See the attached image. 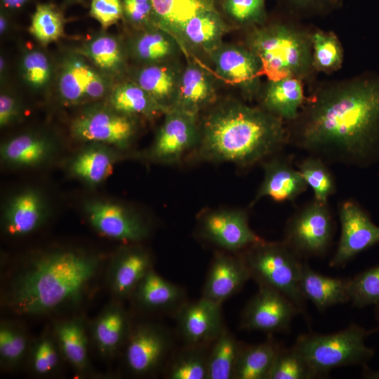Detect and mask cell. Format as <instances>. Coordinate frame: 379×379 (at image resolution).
Here are the masks:
<instances>
[{"label": "cell", "mask_w": 379, "mask_h": 379, "mask_svg": "<svg viewBox=\"0 0 379 379\" xmlns=\"http://www.w3.org/2000/svg\"><path fill=\"white\" fill-rule=\"evenodd\" d=\"M286 124L289 144L309 155L327 164L372 166L379 161V73L319 83Z\"/></svg>", "instance_id": "obj_1"}, {"label": "cell", "mask_w": 379, "mask_h": 379, "mask_svg": "<svg viewBox=\"0 0 379 379\" xmlns=\"http://www.w3.org/2000/svg\"><path fill=\"white\" fill-rule=\"evenodd\" d=\"M102 264L98 255L72 249L34 255L12 269L1 304L18 317L48 315L77 307L87 298Z\"/></svg>", "instance_id": "obj_2"}, {"label": "cell", "mask_w": 379, "mask_h": 379, "mask_svg": "<svg viewBox=\"0 0 379 379\" xmlns=\"http://www.w3.org/2000/svg\"><path fill=\"white\" fill-rule=\"evenodd\" d=\"M197 150L199 159L248 167L265 161L289 144L287 124L259 105L230 99L203 117Z\"/></svg>", "instance_id": "obj_3"}, {"label": "cell", "mask_w": 379, "mask_h": 379, "mask_svg": "<svg viewBox=\"0 0 379 379\" xmlns=\"http://www.w3.org/2000/svg\"><path fill=\"white\" fill-rule=\"evenodd\" d=\"M314 27L280 10L264 24L245 29L243 44L260 59L267 79L295 77L313 84L317 74L312 65Z\"/></svg>", "instance_id": "obj_4"}, {"label": "cell", "mask_w": 379, "mask_h": 379, "mask_svg": "<svg viewBox=\"0 0 379 379\" xmlns=\"http://www.w3.org/2000/svg\"><path fill=\"white\" fill-rule=\"evenodd\" d=\"M375 331L351 324L330 334H301L293 346L305 359L316 378H319L338 367L366 366L375 352L366 345V340Z\"/></svg>", "instance_id": "obj_5"}, {"label": "cell", "mask_w": 379, "mask_h": 379, "mask_svg": "<svg viewBox=\"0 0 379 379\" xmlns=\"http://www.w3.org/2000/svg\"><path fill=\"white\" fill-rule=\"evenodd\" d=\"M239 253L258 286L281 293L303 312L305 299L300 288L302 258L283 241L262 240Z\"/></svg>", "instance_id": "obj_6"}, {"label": "cell", "mask_w": 379, "mask_h": 379, "mask_svg": "<svg viewBox=\"0 0 379 379\" xmlns=\"http://www.w3.org/2000/svg\"><path fill=\"white\" fill-rule=\"evenodd\" d=\"M334 230L328 202L314 199L289 218L283 241L301 258L321 257L331 244Z\"/></svg>", "instance_id": "obj_7"}, {"label": "cell", "mask_w": 379, "mask_h": 379, "mask_svg": "<svg viewBox=\"0 0 379 379\" xmlns=\"http://www.w3.org/2000/svg\"><path fill=\"white\" fill-rule=\"evenodd\" d=\"M208 58L220 79L237 88L244 100H257L262 84V65L245 44L222 42Z\"/></svg>", "instance_id": "obj_8"}, {"label": "cell", "mask_w": 379, "mask_h": 379, "mask_svg": "<svg viewBox=\"0 0 379 379\" xmlns=\"http://www.w3.org/2000/svg\"><path fill=\"white\" fill-rule=\"evenodd\" d=\"M136 129L134 117L119 113L110 106L88 108L71 126V132L76 139L119 147H125L130 143Z\"/></svg>", "instance_id": "obj_9"}, {"label": "cell", "mask_w": 379, "mask_h": 379, "mask_svg": "<svg viewBox=\"0 0 379 379\" xmlns=\"http://www.w3.org/2000/svg\"><path fill=\"white\" fill-rule=\"evenodd\" d=\"M258 286L241 313V328L268 334L288 331L293 319L303 312L281 293Z\"/></svg>", "instance_id": "obj_10"}, {"label": "cell", "mask_w": 379, "mask_h": 379, "mask_svg": "<svg viewBox=\"0 0 379 379\" xmlns=\"http://www.w3.org/2000/svg\"><path fill=\"white\" fill-rule=\"evenodd\" d=\"M338 216L340 236L329 262L331 267L345 265L359 253L379 243V226L357 201H343L338 208Z\"/></svg>", "instance_id": "obj_11"}, {"label": "cell", "mask_w": 379, "mask_h": 379, "mask_svg": "<svg viewBox=\"0 0 379 379\" xmlns=\"http://www.w3.org/2000/svg\"><path fill=\"white\" fill-rule=\"evenodd\" d=\"M201 236L222 251L238 253L263 239L248 224V213L242 209L211 210L199 218Z\"/></svg>", "instance_id": "obj_12"}, {"label": "cell", "mask_w": 379, "mask_h": 379, "mask_svg": "<svg viewBox=\"0 0 379 379\" xmlns=\"http://www.w3.org/2000/svg\"><path fill=\"white\" fill-rule=\"evenodd\" d=\"M199 138V115L173 108L164 114L152 156L164 164L178 163L189 151L197 148Z\"/></svg>", "instance_id": "obj_13"}, {"label": "cell", "mask_w": 379, "mask_h": 379, "mask_svg": "<svg viewBox=\"0 0 379 379\" xmlns=\"http://www.w3.org/2000/svg\"><path fill=\"white\" fill-rule=\"evenodd\" d=\"M171 347V337L162 327L140 324L133 327L124 347L125 364L134 375H149L161 366Z\"/></svg>", "instance_id": "obj_14"}, {"label": "cell", "mask_w": 379, "mask_h": 379, "mask_svg": "<svg viewBox=\"0 0 379 379\" xmlns=\"http://www.w3.org/2000/svg\"><path fill=\"white\" fill-rule=\"evenodd\" d=\"M110 86L109 78L80 53L68 56L62 64L58 87L60 98L67 104L98 100L109 92Z\"/></svg>", "instance_id": "obj_15"}, {"label": "cell", "mask_w": 379, "mask_h": 379, "mask_svg": "<svg viewBox=\"0 0 379 379\" xmlns=\"http://www.w3.org/2000/svg\"><path fill=\"white\" fill-rule=\"evenodd\" d=\"M85 211L89 223L105 237L138 243L149 235V226L144 219L120 204L93 201L86 204Z\"/></svg>", "instance_id": "obj_16"}, {"label": "cell", "mask_w": 379, "mask_h": 379, "mask_svg": "<svg viewBox=\"0 0 379 379\" xmlns=\"http://www.w3.org/2000/svg\"><path fill=\"white\" fill-rule=\"evenodd\" d=\"M179 332L187 345L208 346L222 329V305L201 298L177 312Z\"/></svg>", "instance_id": "obj_17"}, {"label": "cell", "mask_w": 379, "mask_h": 379, "mask_svg": "<svg viewBox=\"0 0 379 379\" xmlns=\"http://www.w3.org/2000/svg\"><path fill=\"white\" fill-rule=\"evenodd\" d=\"M251 278L240 253H215L204 285L202 297L222 305L238 293Z\"/></svg>", "instance_id": "obj_18"}, {"label": "cell", "mask_w": 379, "mask_h": 379, "mask_svg": "<svg viewBox=\"0 0 379 379\" xmlns=\"http://www.w3.org/2000/svg\"><path fill=\"white\" fill-rule=\"evenodd\" d=\"M133 326L121 300L106 305L90 325L89 335L98 353L109 359L124 349Z\"/></svg>", "instance_id": "obj_19"}, {"label": "cell", "mask_w": 379, "mask_h": 379, "mask_svg": "<svg viewBox=\"0 0 379 379\" xmlns=\"http://www.w3.org/2000/svg\"><path fill=\"white\" fill-rule=\"evenodd\" d=\"M149 253L139 246L120 250L111 260L106 272V284L115 299L131 297L137 286L152 270Z\"/></svg>", "instance_id": "obj_20"}, {"label": "cell", "mask_w": 379, "mask_h": 379, "mask_svg": "<svg viewBox=\"0 0 379 379\" xmlns=\"http://www.w3.org/2000/svg\"><path fill=\"white\" fill-rule=\"evenodd\" d=\"M217 100V87L212 73L199 62L187 58L173 108L199 115L201 111L215 105Z\"/></svg>", "instance_id": "obj_21"}, {"label": "cell", "mask_w": 379, "mask_h": 379, "mask_svg": "<svg viewBox=\"0 0 379 379\" xmlns=\"http://www.w3.org/2000/svg\"><path fill=\"white\" fill-rule=\"evenodd\" d=\"M263 180L251 206L264 197L277 202L293 201L307 189V185L291 160L271 157L263 163Z\"/></svg>", "instance_id": "obj_22"}, {"label": "cell", "mask_w": 379, "mask_h": 379, "mask_svg": "<svg viewBox=\"0 0 379 379\" xmlns=\"http://www.w3.org/2000/svg\"><path fill=\"white\" fill-rule=\"evenodd\" d=\"M183 66L178 59L140 65L134 72L132 80L166 112L175 104Z\"/></svg>", "instance_id": "obj_23"}, {"label": "cell", "mask_w": 379, "mask_h": 379, "mask_svg": "<svg viewBox=\"0 0 379 379\" xmlns=\"http://www.w3.org/2000/svg\"><path fill=\"white\" fill-rule=\"evenodd\" d=\"M230 29L219 8L204 11L186 22L178 43L187 57L194 51L208 56L222 43L223 36Z\"/></svg>", "instance_id": "obj_24"}, {"label": "cell", "mask_w": 379, "mask_h": 379, "mask_svg": "<svg viewBox=\"0 0 379 379\" xmlns=\"http://www.w3.org/2000/svg\"><path fill=\"white\" fill-rule=\"evenodd\" d=\"M51 329L65 361L78 375H93L88 347L91 338L83 317H72L57 321Z\"/></svg>", "instance_id": "obj_25"}, {"label": "cell", "mask_w": 379, "mask_h": 379, "mask_svg": "<svg viewBox=\"0 0 379 379\" xmlns=\"http://www.w3.org/2000/svg\"><path fill=\"white\" fill-rule=\"evenodd\" d=\"M305 83L295 77L268 80L262 84L258 105L286 123L293 121L305 100Z\"/></svg>", "instance_id": "obj_26"}, {"label": "cell", "mask_w": 379, "mask_h": 379, "mask_svg": "<svg viewBox=\"0 0 379 379\" xmlns=\"http://www.w3.org/2000/svg\"><path fill=\"white\" fill-rule=\"evenodd\" d=\"M142 309L155 312L178 310L185 303L183 288L163 278L152 268L142 279L132 296Z\"/></svg>", "instance_id": "obj_27"}, {"label": "cell", "mask_w": 379, "mask_h": 379, "mask_svg": "<svg viewBox=\"0 0 379 379\" xmlns=\"http://www.w3.org/2000/svg\"><path fill=\"white\" fill-rule=\"evenodd\" d=\"M127 48L140 65L175 60L182 51L175 38L158 27L137 31Z\"/></svg>", "instance_id": "obj_28"}, {"label": "cell", "mask_w": 379, "mask_h": 379, "mask_svg": "<svg viewBox=\"0 0 379 379\" xmlns=\"http://www.w3.org/2000/svg\"><path fill=\"white\" fill-rule=\"evenodd\" d=\"M349 279L331 277L314 271L303 262L300 288L303 298L319 310L350 301Z\"/></svg>", "instance_id": "obj_29"}, {"label": "cell", "mask_w": 379, "mask_h": 379, "mask_svg": "<svg viewBox=\"0 0 379 379\" xmlns=\"http://www.w3.org/2000/svg\"><path fill=\"white\" fill-rule=\"evenodd\" d=\"M46 218L40 194L35 190L24 191L10 201L4 215L6 232L12 237L27 235L36 230Z\"/></svg>", "instance_id": "obj_30"}, {"label": "cell", "mask_w": 379, "mask_h": 379, "mask_svg": "<svg viewBox=\"0 0 379 379\" xmlns=\"http://www.w3.org/2000/svg\"><path fill=\"white\" fill-rule=\"evenodd\" d=\"M79 53L109 79L120 77L127 69L128 48L111 34L102 33L92 37Z\"/></svg>", "instance_id": "obj_31"}, {"label": "cell", "mask_w": 379, "mask_h": 379, "mask_svg": "<svg viewBox=\"0 0 379 379\" xmlns=\"http://www.w3.org/2000/svg\"><path fill=\"white\" fill-rule=\"evenodd\" d=\"M157 26L179 40L183 25L195 15L219 8V0H151Z\"/></svg>", "instance_id": "obj_32"}, {"label": "cell", "mask_w": 379, "mask_h": 379, "mask_svg": "<svg viewBox=\"0 0 379 379\" xmlns=\"http://www.w3.org/2000/svg\"><path fill=\"white\" fill-rule=\"evenodd\" d=\"M109 106L123 114L154 118L164 109L132 79L117 84L110 89Z\"/></svg>", "instance_id": "obj_33"}, {"label": "cell", "mask_w": 379, "mask_h": 379, "mask_svg": "<svg viewBox=\"0 0 379 379\" xmlns=\"http://www.w3.org/2000/svg\"><path fill=\"white\" fill-rule=\"evenodd\" d=\"M281 347L271 339L257 345L242 344L235 365L234 378L267 379Z\"/></svg>", "instance_id": "obj_34"}, {"label": "cell", "mask_w": 379, "mask_h": 379, "mask_svg": "<svg viewBox=\"0 0 379 379\" xmlns=\"http://www.w3.org/2000/svg\"><path fill=\"white\" fill-rule=\"evenodd\" d=\"M51 150V143L44 137L25 133L1 145L2 159L13 165L32 166L44 161Z\"/></svg>", "instance_id": "obj_35"}, {"label": "cell", "mask_w": 379, "mask_h": 379, "mask_svg": "<svg viewBox=\"0 0 379 379\" xmlns=\"http://www.w3.org/2000/svg\"><path fill=\"white\" fill-rule=\"evenodd\" d=\"M31 341L20 322L2 319L0 323V366L4 371L15 369L27 358Z\"/></svg>", "instance_id": "obj_36"}, {"label": "cell", "mask_w": 379, "mask_h": 379, "mask_svg": "<svg viewBox=\"0 0 379 379\" xmlns=\"http://www.w3.org/2000/svg\"><path fill=\"white\" fill-rule=\"evenodd\" d=\"M312 45V65L317 74H331L342 68L344 49L334 32L314 27Z\"/></svg>", "instance_id": "obj_37"}, {"label": "cell", "mask_w": 379, "mask_h": 379, "mask_svg": "<svg viewBox=\"0 0 379 379\" xmlns=\"http://www.w3.org/2000/svg\"><path fill=\"white\" fill-rule=\"evenodd\" d=\"M241 345L224 327L212 343L208 352L207 379L234 378L235 365Z\"/></svg>", "instance_id": "obj_38"}, {"label": "cell", "mask_w": 379, "mask_h": 379, "mask_svg": "<svg viewBox=\"0 0 379 379\" xmlns=\"http://www.w3.org/2000/svg\"><path fill=\"white\" fill-rule=\"evenodd\" d=\"M27 359L29 371L36 377H48L59 370L65 360L52 329L31 343Z\"/></svg>", "instance_id": "obj_39"}, {"label": "cell", "mask_w": 379, "mask_h": 379, "mask_svg": "<svg viewBox=\"0 0 379 379\" xmlns=\"http://www.w3.org/2000/svg\"><path fill=\"white\" fill-rule=\"evenodd\" d=\"M113 155L101 147H91L79 154L71 165L72 172L91 184H98L112 172Z\"/></svg>", "instance_id": "obj_40"}, {"label": "cell", "mask_w": 379, "mask_h": 379, "mask_svg": "<svg viewBox=\"0 0 379 379\" xmlns=\"http://www.w3.org/2000/svg\"><path fill=\"white\" fill-rule=\"evenodd\" d=\"M219 10L237 27L247 29L268 20L265 0H219Z\"/></svg>", "instance_id": "obj_41"}, {"label": "cell", "mask_w": 379, "mask_h": 379, "mask_svg": "<svg viewBox=\"0 0 379 379\" xmlns=\"http://www.w3.org/2000/svg\"><path fill=\"white\" fill-rule=\"evenodd\" d=\"M298 170L310 187L314 199L327 203L336 191V183L327 163L322 159L309 155L298 164Z\"/></svg>", "instance_id": "obj_42"}, {"label": "cell", "mask_w": 379, "mask_h": 379, "mask_svg": "<svg viewBox=\"0 0 379 379\" xmlns=\"http://www.w3.org/2000/svg\"><path fill=\"white\" fill-rule=\"evenodd\" d=\"M179 352L168 366L170 379H207L208 346H191Z\"/></svg>", "instance_id": "obj_43"}, {"label": "cell", "mask_w": 379, "mask_h": 379, "mask_svg": "<svg viewBox=\"0 0 379 379\" xmlns=\"http://www.w3.org/2000/svg\"><path fill=\"white\" fill-rule=\"evenodd\" d=\"M64 26V17L55 6L39 4L32 15L29 31L39 43L47 45L62 36Z\"/></svg>", "instance_id": "obj_44"}, {"label": "cell", "mask_w": 379, "mask_h": 379, "mask_svg": "<svg viewBox=\"0 0 379 379\" xmlns=\"http://www.w3.org/2000/svg\"><path fill=\"white\" fill-rule=\"evenodd\" d=\"M316 375L310 367L294 348L279 349L270 371L267 379H310Z\"/></svg>", "instance_id": "obj_45"}, {"label": "cell", "mask_w": 379, "mask_h": 379, "mask_svg": "<svg viewBox=\"0 0 379 379\" xmlns=\"http://www.w3.org/2000/svg\"><path fill=\"white\" fill-rule=\"evenodd\" d=\"M350 301L362 308L379 303V264L349 279Z\"/></svg>", "instance_id": "obj_46"}, {"label": "cell", "mask_w": 379, "mask_h": 379, "mask_svg": "<svg viewBox=\"0 0 379 379\" xmlns=\"http://www.w3.org/2000/svg\"><path fill=\"white\" fill-rule=\"evenodd\" d=\"M20 71L25 83L35 90L47 86L52 77L50 60L44 53L39 50L29 51L22 55Z\"/></svg>", "instance_id": "obj_47"}, {"label": "cell", "mask_w": 379, "mask_h": 379, "mask_svg": "<svg viewBox=\"0 0 379 379\" xmlns=\"http://www.w3.org/2000/svg\"><path fill=\"white\" fill-rule=\"evenodd\" d=\"M279 10L301 20L328 15L343 6L344 0H276Z\"/></svg>", "instance_id": "obj_48"}, {"label": "cell", "mask_w": 379, "mask_h": 379, "mask_svg": "<svg viewBox=\"0 0 379 379\" xmlns=\"http://www.w3.org/2000/svg\"><path fill=\"white\" fill-rule=\"evenodd\" d=\"M122 20L138 31L157 27L151 0H121Z\"/></svg>", "instance_id": "obj_49"}, {"label": "cell", "mask_w": 379, "mask_h": 379, "mask_svg": "<svg viewBox=\"0 0 379 379\" xmlns=\"http://www.w3.org/2000/svg\"><path fill=\"white\" fill-rule=\"evenodd\" d=\"M90 15L107 29L122 19L121 0H92Z\"/></svg>", "instance_id": "obj_50"}, {"label": "cell", "mask_w": 379, "mask_h": 379, "mask_svg": "<svg viewBox=\"0 0 379 379\" xmlns=\"http://www.w3.org/2000/svg\"><path fill=\"white\" fill-rule=\"evenodd\" d=\"M20 113V106L17 99L8 93H1L0 95V126L4 127L13 122Z\"/></svg>", "instance_id": "obj_51"}, {"label": "cell", "mask_w": 379, "mask_h": 379, "mask_svg": "<svg viewBox=\"0 0 379 379\" xmlns=\"http://www.w3.org/2000/svg\"><path fill=\"white\" fill-rule=\"evenodd\" d=\"M29 0H1L3 7L6 11L18 10L23 7Z\"/></svg>", "instance_id": "obj_52"}, {"label": "cell", "mask_w": 379, "mask_h": 379, "mask_svg": "<svg viewBox=\"0 0 379 379\" xmlns=\"http://www.w3.org/2000/svg\"><path fill=\"white\" fill-rule=\"evenodd\" d=\"M9 27V19L8 15L6 13V10L4 8L1 9L0 12V34L1 35L4 34Z\"/></svg>", "instance_id": "obj_53"}, {"label": "cell", "mask_w": 379, "mask_h": 379, "mask_svg": "<svg viewBox=\"0 0 379 379\" xmlns=\"http://www.w3.org/2000/svg\"><path fill=\"white\" fill-rule=\"evenodd\" d=\"M364 371L362 375L366 379H379V368L377 370H373L368 367V366L363 367Z\"/></svg>", "instance_id": "obj_54"}, {"label": "cell", "mask_w": 379, "mask_h": 379, "mask_svg": "<svg viewBox=\"0 0 379 379\" xmlns=\"http://www.w3.org/2000/svg\"><path fill=\"white\" fill-rule=\"evenodd\" d=\"M6 69V62L5 58L4 56L1 55V58H0L1 79H2V77H3V79H4V77L5 76Z\"/></svg>", "instance_id": "obj_55"}, {"label": "cell", "mask_w": 379, "mask_h": 379, "mask_svg": "<svg viewBox=\"0 0 379 379\" xmlns=\"http://www.w3.org/2000/svg\"><path fill=\"white\" fill-rule=\"evenodd\" d=\"M375 317L378 324V328H379V303L375 305Z\"/></svg>", "instance_id": "obj_56"}, {"label": "cell", "mask_w": 379, "mask_h": 379, "mask_svg": "<svg viewBox=\"0 0 379 379\" xmlns=\"http://www.w3.org/2000/svg\"><path fill=\"white\" fill-rule=\"evenodd\" d=\"M68 2H76L80 0H67Z\"/></svg>", "instance_id": "obj_57"}]
</instances>
